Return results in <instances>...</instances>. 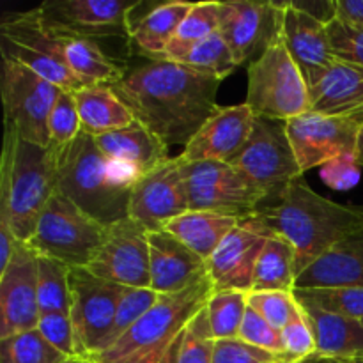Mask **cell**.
Returning a JSON list of instances; mask_svg holds the SVG:
<instances>
[{
  "mask_svg": "<svg viewBox=\"0 0 363 363\" xmlns=\"http://www.w3.org/2000/svg\"><path fill=\"white\" fill-rule=\"evenodd\" d=\"M282 342L284 358L287 363H301L314 357L315 351H318L311 323H308L300 303H298L296 314L282 330Z\"/></svg>",
  "mask_w": 363,
  "mask_h": 363,
  "instance_id": "42",
  "label": "cell"
},
{
  "mask_svg": "<svg viewBox=\"0 0 363 363\" xmlns=\"http://www.w3.org/2000/svg\"><path fill=\"white\" fill-rule=\"evenodd\" d=\"M18 243H20V240L14 236L13 229L7 223L0 222V273L7 268V264L13 259Z\"/></svg>",
  "mask_w": 363,
  "mask_h": 363,
  "instance_id": "51",
  "label": "cell"
},
{
  "mask_svg": "<svg viewBox=\"0 0 363 363\" xmlns=\"http://www.w3.org/2000/svg\"><path fill=\"white\" fill-rule=\"evenodd\" d=\"M48 130L50 147L55 149V151L67 147L80 135L82 123L74 92L64 91V89L60 91L52 113H50Z\"/></svg>",
  "mask_w": 363,
  "mask_h": 363,
  "instance_id": "40",
  "label": "cell"
},
{
  "mask_svg": "<svg viewBox=\"0 0 363 363\" xmlns=\"http://www.w3.org/2000/svg\"><path fill=\"white\" fill-rule=\"evenodd\" d=\"M300 305L311 323L318 357L328 360L363 358V321L332 314L307 303Z\"/></svg>",
  "mask_w": 363,
  "mask_h": 363,
  "instance_id": "26",
  "label": "cell"
},
{
  "mask_svg": "<svg viewBox=\"0 0 363 363\" xmlns=\"http://www.w3.org/2000/svg\"><path fill=\"white\" fill-rule=\"evenodd\" d=\"M337 18L344 23L363 28V0H337Z\"/></svg>",
  "mask_w": 363,
  "mask_h": 363,
  "instance_id": "50",
  "label": "cell"
},
{
  "mask_svg": "<svg viewBox=\"0 0 363 363\" xmlns=\"http://www.w3.org/2000/svg\"><path fill=\"white\" fill-rule=\"evenodd\" d=\"M229 163L264 194L266 204L275 202L293 181L303 176L286 123L264 117H255L250 138Z\"/></svg>",
  "mask_w": 363,
  "mask_h": 363,
  "instance_id": "9",
  "label": "cell"
},
{
  "mask_svg": "<svg viewBox=\"0 0 363 363\" xmlns=\"http://www.w3.org/2000/svg\"><path fill=\"white\" fill-rule=\"evenodd\" d=\"M82 131L91 137L113 133L137 123V116L110 85H91L74 92Z\"/></svg>",
  "mask_w": 363,
  "mask_h": 363,
  "instance_id": "27",
  "label": "cell"
},
{
  "mask_svg": "<svg viewBox=\"0 0 363 363\" xmlns=\"http://www.w3.org/2000/svg\"><path fill=\"white\" fill-rule=\"evenodd\" d=\"M257 215L294 248L298 277L363 225V206L337 204L312 190L303 177L293 181L275 202L259 208Z\"/></svg>",
  "mask_w": 363,
  "mask_h": 363,
  "instance_id": "2",
  "label": "cell"
},
{
  "mask_svg": "<svg viewBox=\"0 0 363 363\" xmlns=\"http://www.w3.org/2000/svg\"><path fill=\"white\" fill-rule=\"evenodd\" d=\"M220 2H195L167 46L163 59L181 62L199 43L218 30Z\"/></svg>",
  "mask_w": 363,
  "mask_h": 363,
  "instance_id": "32",
  "label": "cell"
},
{
  "mask_svg": "<svg viewBox=\"0 0 363 363\" xmlns=\"http://www.w3.org/2000/svg\"><path fill=\"white\" fill-rule=\"evenodd\" d=\"M147 233L130 216L106 227L105 241L87 269L99 279L130 289H149Z\"/></svg>",
  "mask_w": 363,
  "mask_h": 363,
  "instance_id": "15",
  "label": "cell"
},
{
  "mask_svg": "<svg viewBox=\"0 0 363 363\" xmlns=\"http://www.w3.org/2000/svg\"><path fill=\"white\" fill-rule=\"evenodd\" d=\"M255 117L247 103L220 106L184 145L179 160L183 163L230 162L250 138Z\"/></svg>",
  "mask_w": 363,
  "mask_h": 363,
  "instance_id": "20",
  "label": "cell"
},
{
  "mask_svg": "<svg viewBox=\"0 0 363 363\" xmlns=\"http://www.w3.org/2000/svg\"><path fill=\"white\" fill-rule=\"evenodd\" d=\"M293 294L300 303L363 321V287H311Z\"/></svg>",
  "mask_w": 363,
  "mask_h": 363,
  "instance_id": "36",
  "label": "cell"
},
{
  "mask_svg": "<svg viewBox=\"0 0 363 363\" xmlns=\"http://www.w3.org/2000/svg\"><path fill=\"white\" fill-rule=\"evenodd\" d=\"M38 330L41 335L67 358H84L74 333L73 321L67 314H46L39 318Z\"/></svg>",
  "mask_w": 363,
  "mask_h": 363,
  "instance_id": "44",
  "label": "cell"
},
{
  "mask_svg": "<svg viewBox=\"0 0 363 363\" xmlns=\"http://www.w3.org/2000/svg\"><path fill=\"white\" fill-rule=\"evenodd\" d=\"M311 112L346 116L363 101V67L333 60L308 85Z\"/></svg>",
  "mask_w": 363,
  "mask_h": 363,
  "instance_id": "25",
  "label": "cell"
},
{
  "mask_svg": "<svg viewBox=\"0 0 363 363\" xmlns=\"http://www.w3.org/2000/svg\"><path fill=\"white\" fill-rule=\"evenodd\" d=\"M60 38L64 43V59L67 67L85 87L113 85L126 71V66L110 57L98 41L73 38V35H60Z\"/></svg>",
  "mask_w": 363,
  "mask_h": 363,
  "instance_id": "29",
  "label": "cell"
},
{
  "mask_svg": "<svg viewBox=\"0 0 363 363\" xmlns=\"http://www.w3.org/2000/svg\"><path fill=\"white\" fill-rule=\"evenodd\" d=\"M69 266L55 259L38 255L39 318L46 314L71 315Z\"/></svg>",
  "mask_w": 363,
  "mask_h": 363,
  "instance_id": "33",
  "label": "cell"
},
{
  "mask_svg": "<svg viewBox=\"0 0 363 363\" xmlns=\"http://www.w3.org/2000/svg\"><path fill=\"white\" fill-rule=\"evenodd\" d=\"M247 105L257 117L284 123L311 112L307 80L291 57L282 32L248 66Z\"/></svg>",
  "mask_w": 363,
  "mask_h": 363,
  "instance_id": "5",
  "label": "cell"
},
{
  "mask_svg": "<svg viewBox=\"0 0 363 363\" xmlns=\"http://www.w3.org/2000/svg\"><path fill=\"white\" fill-rule=\"evenodd\" d=\"M238 339L245 340V342L252 344L255 347L269 351V353L280 354L284 358V342H282V332L273 328L264 318L257 314L254 308L248 307L247 314H245L243 325L240 328V335ZM286 360V358H284Z\"/></svg>",
  "mask_w": 363,
  "mask_h": 363,
  "instance_id": "45",
  "label": "cell"
},
{
  "mask_svg": "<svg viewBox=\"0 0 363 363\" xmlns=\"http://www.w3.org/2000/svg\"><path fill=\"white\" fill-rule=\"evenodd\" d=\"M186 211L190 208L179 156L149 170L133 184L128 216L149 233L163 230L174 218Z\"/></svg>",
  "mask_w": 363,
  "mask_h": 363,
  "instance_id": "18",
  "label": "cell"
},
{
  "mask_svg": "<svg viewBox=\"0 0 363 363\" xmlns=\"http://www.w3.org/2000/svg\"><path fill=\"white\" fill-rule=\"evenodd\" d=\"M106 227L55 191L27 241L38 255L69 268H87L105 241Z\"/></svg>",
  "mask_w": 363,
  "mask_h": 363,
  "instance_id": "7",
  "label": "cell"
},
{
  "mask_svg": "<svg viewBox=\"0 0 363 363\" xmlns=\"http://www.w3.org/2000/svg\"><path fill=\"white\" fill-rule=\"evenodd\" d=\"M181 64L190 66L191 69L216 78V80L220 82H222L223 78L229 77V74L238 67L229 45H227L225 39L222 38V34H220L218 30H216L215 34L209 35V38H206L202 43H199V45L181 60Z\"/></svg>",
  "mask_w": 363,
  "mask_h": 363,
  "instance_id": "37",
  "label": "cell"
},
{
  "mask_svg": "<svg viewBox=\"0 0 363 363\" xmlns=\"http://www.w3.org/2000/svg\"><path fill=\"white\" fill-rule=\"evenodd\" d=\"M357 160L363 167V124L360 126V131H358V142H357Z\"/></svg>",
  "mask_w": 363,
  "mask_h": 363,
  "instance_id": "53",
  "label": "cell"
},
{
  "mask_svg": "<svg viewBox=\"0 0 363 363\" xmlns=\"http://www.w3.org/2000/svg\"><path fill=\"white\" fill-rule=\"evenodd\" d=\"M344 117H347V119L353 121L354 124H358V126H362V124H363V101L360 103V105L357 106V108L351 110V112L346 113V116H344Z\"/></svg>",
  "mask_w": 363,
  "mask_h": 363,
  "instance_id": "52",
  "label": "cell"
},
{
  "mask_svg": "<svg viewBox=\"0 0 363 363\" xmlns=\"http://www.w3.org/2000/svg\"><path fill=\"white\" fill-rule=\"evenodd\" d=\"M272 236L273 230L257 213L241 218L208 261V275L215 291L250 293L255 264Z\"/></svg>",
  "mask_w": 363,
  "mask_h": 363,
  "instance_id": "17",
  "label": "cell"
},
{
  "mask_svg": "<svg viewBox=\"0 0 363 363\" xmlns=\"http://www.w3.org/2000/svg\"><path fill=\"white\" fill-rule=\"evenodd\" d=\"M57 191V151L6 131L0 172V222L27 243Z\"/></svg>",
  "mask_w": 363,
  "mask_h": 363,
  "instance_id": "4",
  "label": "cell"
},
{
  "mask_svg": "<svg viewBox=\"0 0 363 363\" xmlns=\"http://www.w3.org/2000/svg\"><path fill=\"white\" fill-rule=\"evenodd\" d=\"M158 296L160 294L155 293L152 289H128V293L124 294V298L121 300L119 308H117L112 328L106 333L103 342L99 344L98 353L92 357V360L98 358L99 354L105 353V351H108L110 347L116 346V344L119 342L135 325H137L138 319L156 303Z\"/></svg>",
  "mask_w": 363,
  "mask_h": 363,
  "instance_id": "38",
  "label": "cell"
},
{
  "mask_svg": "<svg viewBox=\"0 0 363 363\" xmlns=\"http://www.w3.org/2000/svg\"><path fill=\"white\" fill-rule=\"evenodd\" d=\"M279 363H286V362H279Z\"/></svg>",
  "mask_w": 363,
  "mask_h": 363,
  "instance_id": "57",
  "label": "cell"
},
{
  "mask_svg": "<svg viewBox=\"0 0 363 363\" xmlns=\"http://www.w3.org/2000/svg\"><path fill=\"white\" fill-rule=\"evenodd\" d=\"M195 2H165L155 7L131 28L130 41L151 59H163L167 46Z\"/></svg>",
  "mask_w": 363,
  "mask_h": 363,
  "instance_id": "30",
  "label": "cell"
},
{
  "mask_svg": "<svg viewBox=\"0 0 363 363\" xmlns=\"http://www.w3.org/2000/svg\"><path fill=\"white\" fill-rule=\"evenodd\" d=\"M248 307L254 308L273 328L282 332L298 311V300L293 293L284 291H252L248 293Z\"/></svg>",
  "mask_w": 363,
  "mask_h": 363,
  "instance_id": "41",
  "label": "cell"
},
{
  "mask_svg": "<svg viewBox=\"0 0 363 363\" xmlns=\"http://www.w3.org/2000/svg\"><path fill=\"white\" fill-rule=\"evenodd\" d=\"M286 362L280 354L255 347L241 339L216 340L213 363H279ZM287 363V362H286Z\"/></svg>",
  "mask_w": 363,
  "mask_h": 363,
  "instance_id": "46",
  "label": "cell"
},
{
  "mask_svg": "<svg viewBox=\"0 0 363 363\" xmlns=\"http://www.w3.org/2000/svg\"><path fill=\"white\" fill-rule=\"evenodd\" d=\"M69 360L38 328L0 339V363H64Z\"/></svg>",
  "mask_w": 363,
  "mask_h": 363,
  "instance_id": "35",
  "label": "cell"
},
{
  "mask_svg": "<svg viewBox=\"0 0 363 363\" xmlns=\"http://www.w3.org/2000/svg\"><path fill=\"white\" fill-rule=\"evenodd\" d=\"M330 50L333 59L340 62L353 64V66L363 67V28L353 27L339 18L326 25Z\"/></svg>",
  "mask_w": 363,
  "mask_h": 363,
  "instance_id": "43",
  "label": "cell"
},
{
  "mask_svg": "<svg viewBox=\"0 0 363 363\" xmlns=\"http://www.w3.org/2000/svg\"><path fill=\"white\" fill-rule=\"evenodd\" d=\"M321 177L333 190H350L360 181V163L357 156H342L321 167Z\"/></svg>",
  "mask_w": 363,
  "mask_h": 363,
  "instance_id": "47",
  "label": "cell"
},
{
  "mask_svg": "<svg viewBox=\"0 0 363 363\" xmlns=\"http://www.w3.org/2000/svg\"><path fill=\"white\" fill-rule=\"evenodd\" d=\"M339 363H363V358H353V360H337Z\"/></svg>",
  "mask_w": 363,
  "mask_h": 363,
  "instance_id": "56",
  "label": "cell"
},
{
  "mask_svg": "<svg viewBox=\"0 0 363 363\" xmlns=\"http://www.w3.org/2000/svg\"><path fill=\"white\" fill-rule=\"evenodd\" d=\"M140 6V0H48L38 11L55 34L101 41L131 39V18Z\"/></svg>",
  "mask_w": 363,
  "mask_h": 363,
  "instance_id": "12",
  "label": "cell"
},
{
  "mask_svg": "<svg viewBox=\"0 0 363 363\" xmlns=\"http://www.w3.org/2000/svg\"><path fill=\"white\" fill-rule=\"evenodd\" d=\"M128 289L92 275L87 268H71V321L84 358L92 360L98 353Z\"/></svg>",
  "mask_w": 363,
  "mask_h": 363,
  "instance_id": "13",
  "label": "cell"
},
{
  "mask_svg": "<svg viewBox=\"0 0 363 363\" xmlns=\"http://www.w3.org/2000/svg\"><path fill=\"white\" fill-rule=\"evenodd\" d=\"M38 254L20 241L0 273V339L38 328Z\"/></svg>",
  "mask_w": 363,
  "mask_h": 363,
  "instance_id": "19",
  "label": "cell"
},
{
  "mask_svg": "<svg viewBox=\"0 0 363 363\" xmlns=\"http://www.w3.org/2000/svg\"><path fill=\"white\" fill-rule=\"evenodd\" d=\"M247 308L248 293L215 291L206 303V312L215 339H238Z\"/></svg>",
  "mask_w": 363,
  "mask_h": 363,
  "instance_id": "34",
  "label": "cell"
},
{
  "mask_svg": "<svg viewBox=\"0 0 363 363\" xmlns=\"http://www.w3.org/2000/svg\"><path fill=\"white\" fill-rule=\"evenodd\" d=\"M181 335H183V333H181ZM181 335H177L172 342L152 347V350L147 351H140V353H135L131 354V357L123 358V360L113 363H176V354L181 342Z\"/></svg>",
  "mask_w": 363,
  "mask_h": 363,
  "instance_id": "48",
  "label": "cell"
},
{
  "mask_svg": "<svg viewBox=\"0 0 363 363\" xmlns=\"http://www.w3.org/2000/svg\"><path fill=\"white\" fill-rule=\"evenodd\" d=\"M0 53L2 59L28 67L64 91L77 92L85 87L67 67L62 38L43 21L38 7L4 14L0 20Z\"/></svg>",
  "mask_w": 363,
  "mask_h": 363,
  "instance_id": "6",
  "label": "cell"
},
{
  "mask_svg": "<svg viewBox=\"0 0 363 363\" xmlns=\"http://www.w3.org/2000/svg\"><path fill=\"white\" fill-rule=\"evenodd\" d=\"M240 220L223 213L186 211L174 218L163 230L176 236L208 262Z\"/></svg>",
  "mask_w": 363,
  "mask_h": 363,
  "instance_id": "28",
  "label": "cell"
},
{
  "mask_svg": "<svg viewBox=\"0 0 363 363\" xmlns=\"http://www.w3.org/2000/svg\"><path fill=\"white\" fill-rule=\"evenodd\" d=\"M64 363H92V362L87 360V358H69V360H66Z\"/></svg>",
  "mask_w": 363,
  "mask_h": 363,
  "instance_id": "55",
  "label": "cell"
},
{
  "mask_svg": "<svg viewBox=\"0 0 363 363\" xmlns=\"http://www.w3.org/2000/svg\"><path fill=\"white\" fill-rule=\"evenodd\" d=\"M286 131L301 172L342 156H357L360 126L344 116L307 112L286 121Z\"/></svg>",
  "mask_w": 363,
  "mask_h": 363,
  "instance_id": "16",
  "label": "cell"
},
{
  "mask_svg": "<svg viewBox=\"0 0 363 363\" xmlns=\"http://www.w3.org/2000/svg\"><path fill=\"white\" fill-rule=\"evenodd\" d=\"M298 9L305 11L312 18L319 20L321 23L328 25L337 18V0L326 2V0H312V2H293Z\"/></svg>",
  "mask_w": 363,
  "mask_h": 363,
  "instance_id": "49",
  "label": "cell"
},
{
  "mask_svg": "<svg viewBox=\"0 0 363 363\" xmlns=\"http://www.w3.org/2000/svg\"><path fill=\"white\" fill-rule=\"evenodd\" d=\"M94 142L108 162L128 169L137 179L170 158L169 145L140 121L124 130L94 137Z\"/></svg>",
  "mask_w": 363,
  "mask_h": 363,
  "instance_id": "23",
  "label": "cell"
},
{
  "mask_svg": "<svg viewBox=\"0 0 363 363\" xmlns=\"http://www.w3.org/2000/svg\"><path fill=\"white\" fill-rule=\"evenodd\" d=\"M311 287H363V225L298 277L296 289Z\"/></svg>",
  "mask_w": 363,
  "mask_h": 363,
  "instance_id": "24",
  "label": "cell"
},
{
  "mask_svg": "<svg viewBox=\"0 0 363 363\" xmlns=\"http://www.w3.org/2000/svg\"><path fill=\"white\" fill-rule=\"evenodd\" d=\"M215 344L216 339L204 307L184 328L177 347L176 363H213Z\"/></svg>",
  "mask_w": 363,
  "mask_h": 363,
  "instance_id": "39",
  "label": "cell"
},
{
  "mask_svg": "<svg viewBox=\"0 0 363 363\" xmlns=\"http://www.w3.org/2000/svg\"><path fill=\"white\" fill-rule=\"evenodd\" d=\"M135 183L137 177L108 162L85 131L57 151V191L101 225L128 218Z\"/></svg>",
  "mask_w": 363,
  "mask_h": 363,
  "instance_id": "3",
  "label": "cell"
},
{
  "mask_svg": "<svg viewBox=\"0 0 363 363\" xmlns=\"http://www.w3.org/2000/svg\"><path fill=\"white\" fill-rule=\"evenodd\" d=\"M218 85L220 80L181 62L149 59L126 67L110 87L167 145H186L220 108Z\"/></svg>",
  "mask_w": 363,
  "mask_h": 363,
  "instance_id": "1",
  "label": "cell"
},
{
  "mask_svg": "<svg viewBox=\"0 0 363 363\" xmlns=\"http://www.w3.org/2000/svg\"><path fill=\"white\" fill-rule=\"evenodd\" d=\"M296 280L298 272L294 248L291 247L289 241L273 233V236L266 241L257 259V264H255L252 291L293 293L296 289Z\"/></svg>",
  "mask_w": 363,
  "mask_h": 363,
  "instance_id": "31",
  "label": "cell"
},
{
  "mask_svg": "<svg viewBox=\"0 0 363 363\" xmlns=\"http://www.w3.org/2000/svg\"><path fill=\"white\" fill-rule=\"evenodd\" d=\"M282 2H220L218 32L233 52L238 66L259 59L282 32Z\"/></svg>",
  "mask_w": 363,
  "mask_h": 363,
  "instance_id": "14",
  "label": "cell"
},
{
  "mask_svg": "<svg viewBox=\"0 0 363 363\" xmlns=\"http://www.w3.org/2000/svg\"><path fill=\"white\" fill-rule=\"evenodd\" d=\"M282 4L284 43L303 73L307 85H311L335 60L330 50L326 25L312 18L305 11L298 9L293 2Z\"/></svg>",
  "mask_w": 363,
  "mask_h": 363,
  "instance_id": "22",
  "label": "cell"
},
{
  "mask_svg": "<svg viewBox=\"0 0 363 363\" xmlns=\"http://www.w3.org/2000/svg\"><path fill=\"white\" fill-rule=\"evenodd\" d=\"M213 293L215 286L208 275L179 293L160 294L156 303L138 319L137 325L116 346L94 358L92 363L119 362L140 351L172 342L206 307Z\"/></svg>",
  "mask_w": 363,
  "mask_h": 363,
  "instance_id": "8",
  "label": "cell"
},
{
  "mask_svg": "<svg viewBox=\"0 0 363 363\" xmlns=\"http://www.w3.org/2000/svg\"><path fill=\"white\" fill-rule=\"evenodd\" d=\"M151 286L158 294H174L208 277V262L167 230L147 233Z\"/></svg>",
  "mask_w": 363,
  "mask_h": 363,
  "instance_id": "21",
  "label": "cell"
},
{
  "mask_svg": "<svg viewBox=\"0 0 363 363\" xmlns=\"http://www.w3.org/2000/svg\"><path fill=\"white\" fill-rule=\"evenodd\" d=\"M60 91L28 67L2 59V99L6 131L21 140L50 147L48 121Z\"/></svg>",
  "mask_w": 363,
  "mask_h": 363,
  "instance_id": "10",
  "label": "cell"
},
{
  "mask_svg": "<svg viewBox=\"0 0 363 363\" xmlns=\"http://www.w3.org/2000/svg\"><path fill=\"white\" fill-rule=\"evenodd\" d=\"M183 177L190 211L245 218L266 204L264 194L229 162L183 163Z\"/></svg>",
  "mask_w": 363,
  "mask_h": 363,
  "instance_id": "11",
  "label": "cell"
},
{
  "mask_svg": "<svg viewBox=\"0 0 363 363\" xmlns=\"http://www.w3.org/2000/svg\"><path fill=\"white\" fill-rule=\"evenodd\" d=\"M301 363H339L337 360H328V358H321L318 357V354H314L312 358H308V360L301 362Z\"/></svg>",
  "mask_w": 363,
  "mask_h": 363,
  "instance_id": "54",
  "label": "cell"
}]
</instances>
